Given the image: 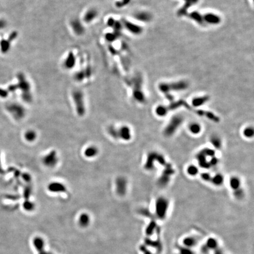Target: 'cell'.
<instances>
[{
    "label": "cell",
    "instance_id": "6da1fadb",
    "mask_svg": "<svg viewBox=\"0 0 254 254\" xmlns=\"http://www.w3.org/2000/svg\"><path fill=\"white\" fill-rule=\"evenodd\" d=\"M185 118L181 114H175L169 119L168 123L164 127L162 134L165 137L170 138L176 134L184 122Z\"/></svg>",
    "mask_w": 254,
    "mask_h": 254
},
{
    "label": "cell",
    "instance_id": "7a4b0ae2",
    "mask_svg": "<svg viewBox=\"0 0 254 254\" xmlns=\"http://www.w3.org/2000/svg\"><path fill=\"white\" fill-rule=\"evenodd\" d=\"M167 163L166 158L163 154L157 151H151L146 155L144 168L147 171H153L155 169L157 164L164 167Z\"/></svg>",
    "mask_w": 254,
    "mask_h": 254
},
{
    "label": "cell",
    "instance_id": "3957f363",
    "mask_svg": "<svg viewBox=\"0 0 254 254\" xmlns=\"http://www.w3.org/2000/svg\"><path fill=\"white\" fill-rule=\"evenodd\" d=\"M188 87L186 81H180L172 83H161L159 85L158 89L161 93L168 96V100L171 99L170 93L172 91L178 92L185 90Z\"/></svg>",
    "mask_w": 254,
    "mask_h": 254
},
{
    "label": "cell",
    "instance_id": "277c9868",
    "mask_svg": "<svg viewBox=\"0 0 254 254\" xmlns=\"http://www.w3.org/2000/svg\"><path fill=\"white\" fill-rule=\"evenodd\" d=\"M160 176L158 179L157 184L161 188H164L169 184L171 178L175 174V169L172 165L168 162L164 167Z\"/></svg>",
    "mask_w": 254,
    "mask_h": 254
},
{
    "label": "cell",
    "instance_id": "5b68a950",
    "mask_svg": "<svg viewBox=\"0 0 254 254\" xmlns=\"http://www.w3.org/2000/svg\"><path fill=\"white\" fill-rule=\"evenodd\" d=\"M72 96L77 114L81 117L84 116L86 111L84 93L81 90H76L72 92Z\"/></svg>",
    "mask_w": 254,
    "mask_h": 254
},
{
    "label": "cell",
    "instance_id": "8992f818",
    "mask_svg": "<svg viewBox=\"0 0 254 254\" xmlns=\"http://www.w3.org/2000/svg\"><path fill=\"white\" fill-rule=\"evenodd\" d=\"M18 85L21 90L23 91V95L24 100L26 102L31 101L32 95L31 93V85L29 81H27L25 76L23 74H19Z\"/></svg>",
    "mask_w": 254,
    "mask_h": 254
},
{
    "label": "cell",
    "instance_id": "52a82bcc",
    "mask_svg": "<svg viewBox=\"0 0 254 254\" xmlns=\"http://www.w3.org/2000/svg\"><path fill=\"white\" fill-rule=\"evenodd\" d=\"M169 200L165 196H159L155 202V211L159 218H164L169 207Z\"/></svg>",
    "mask_w": 254,
    "mask_h": 254
},
{
    "label": "cell",
    "instance_id": "ba28073f",
    "mask_svg": "<svg viewBox=\"0 0 254 254\" xmlns=\"http://www.w3.org/2000/svg\"><path fill=\"white\" fill-rule=\"evenodd\" d=\"M115 191L117 194L123 196L127 194L128 189V180L123 176H119L115 179Z\"/></svg>",
    "mask_w": 254,
    "mask_h": 254
},
{
    "label": "cell",
    "instance_id": "9c48e42d",
    "mask_svg": "<svg viewBox=\"0 0 254 254\" xmlns=\"http://www.w3.org/2000/svg\"><path fill=\"white\" fill-rule=\"evenodd\" d=\"M58 162V155L55 150H52L48 153L45 155L42 158L43 164L48 168H54L57 165Z\"/></svg>",
    "mask_w": 254,
    "mask_h": 254
},
{
    "label": "cell",
    "instance_id": "30bf717a",
    "mask_svg": "<svg viewBox=\"0 0 254 254\" xmlns=\"http://www.w3.org/2000/svg\"><path fill=\"white\" fill-rule=\"evenodd\" d=\"M134 86L133 87V91H132V95L133 98L136 100V101L140 103V104H144L146 101V98L144 95V92L142 90V88L141 87V83L138 82V80L135 81L134 83Z\"/></svg>",
    "mask_w": 254,
    "mask_h": 254
},
{
    "label": "cell",
    "instance_id": "8fae6325",
    "mask_svg": "<svg viewBox=\"0 0 254 254\" xmlns=\"http://www.w3.org/2000/svg\"><path fill=\"white\" fill-rule=\"evenodd\" d=\"M121 23L123 28H125L131 34L138 35L141 34L143 31V29L141 26H138L128 20L123 19Z\"/></svg>",
    "mask_w": 254,
    "mask_h": 254
},
{
    "label": "cell",
    "instance_id": "7c38bea8",
    "mask_svg": "<svg viewBox=\"0 0 254 254\" xmlns=\"http://www.w3.org/2000/svg\"><path fill=\"white\" fill-rule=\"evenodd\" d=\"M70 26L73 33L77 36H81L84 34L85 32L84 26L78 18L72 19L70 22Z\"/></svg>",
    "mask_w": 254,
    "mask_h": 254
},
{
    "label": "cell",
    "instance_id": "4fadbf2b",
    "mask_svg": "<svg viewBox=\"0 0 254 254\" xmlns=\"http://www.w3.org/2000/svg\"><path fill=\"white\" fill-rule=\"evenodd\" d=\"M118 139L124 141H129L132 138V131L129 127L127 125H122L118 128Z\"/></svg>",
    "mask_w": 254,
    "mask_h": 254
},
{
    "label": "cell",
    "instance_id": "5bb4252c",
    "mask_svg": "<svg viewBox=\"0 0 254 254\" xmlns=\"http://www.w3.org/2000/svg\"><path fill=\"white\" fill-rule=\"evenodd\" d=\"M203 22L208 25L216 26L220 24L221 18L220 16L212 12H208L203 16Z\"/></svg>",
    "mask_w": 254,
    "mask_h": 254
},
{
    "label": "cell",
    "instance_id": "9a60e30c",
    "mask_svg": "<svg viewBox=\"0 0 254 254\" xmlns=\"http://www.w3.org/2000/svg\"><path fill=\"white\" fill-rule=\"evenodd\" d=\"M98 16V12L97 9L91 8L88 9L84 14L83 20L86 24H90L97 18Z\"/></svg>",
    "mask_w": 254,
    "mask_h": 254
},
{
    "label": "cell",
    "instance_id": "2e32d148",
    "mask_svg": "<svg viewBox=\"0 0 254 254\" xmlns=\"http://www.w3.org/2000/svg\"><path fill=\"white\" fill-rule=\"evenodd\" d=\"M210 97L208 95H203L199 97H196L192 98L191 101V105L193 108L196 109L204 105L206 102L210 101Z\"/></svg>",
    "mask_w": 254,
    "mask_h": 254
},
{
    "label": "cell",
    "instance_id": "e0dca14e",
    "mask_svg": "<svg viewBox=\"0 0 254 254\" xmlns=\"http://www.w3.org/2000/svg\"><path fill=\"white\" fill-rule=\"evenodd\" d=\"M76 64V58L74 53L71 51L68 53L63 62V67L67 69H71L74 68Z\"/></svg>",
    "mask_w": 254,
    "mask_h": 254
},
{
    "label": "cell",
    "instance_id": "ac0fdd59",
    "mask_svg": "<svg viewBox=\"0 0 254 254\" xmlns=\"http://www.w3.org/2000/svg\"><path fill=\"white\" fill-rule=\"evenodd\" d=\"M48 189L54 193H62L65 192L67 191L66 186L63 184L58 182H53L50 183L48 186Z\"/></svg>",
    "mask_w": 254,
    "mask_h": 254
},
{
    "label": "cell",
    "instance_id": "d6986e66",
    "mask_svg": "<svg viewBox=\"0 0 254 254\" xmlns=\"http://www.w3.org/2000/svg\"><path fill=\"white\" fill-rule=\"evenodd\" d=\"M188 129L190 134L193 136H198L203 131L202 125L197 122H192L189 124Z\"/></svg>",
    "mask_w": 254,
    "mask_h": 254
},
{
    "label": "cell",
    "instance_id": "ffe728a7",
    "mask_svg": "<svg viewBox=\"0 0 254 254\" xmlns=\"http://www.w3.org/2000/svg\"><path fill=\"white\" fill-rule=\"evenodd\" d=\"M9 108L11 111L17 118H22L23 117H24L25 110L21 105L17 104H13L9 107Z\"/></svg>",
    "mask_w": 254,
    "mask_h": 254
},
{
    "label": "cell",
    "instance_id": "44dd1931",
    "mask_svg": "<svg viewBox=\"0 0 254 254\" xmlns=\"http://www.w3.org/2000/svg\"><path fill=\"white\" fill-rule=\"evenodd\" d=\"M210 143L215 150H220L222 147V140L220 136L212 135L210 138Z\"/></svg>",
    "mask_w": 254,
    "mask_h": 254
},
{
    "label": "cell",
    "instance_id": "7402d4cb",
    "mask_svg": "<svg viewBox=\"0 0 254 254\" xmlns=\"http://www.w3.org/2000/svg\"><path fill=\"white\" fill-rule=\"evenodd\" d=\"M229 185L232 191L241 188L242 182L241 178L236 175L232 176L229 179Z\"/></svg>",
    "mask_w": 254,
    "mask_h": 254
},
{
    "label": "cell",
    "instance_id": "603a6c76",
    "mask_svg": "<svg viewBox=\"0 0 254 254\" xmlns=\"http://www.w3.org/2000/svg\"><path fill=\"white\" fill-rule=\"evenodd\" d=\"M224 176L222 174L217 173L214 175H212L210 183H211L213 186L219 187L224 184Z\"/></svg>",
    "mask_w": 254,
    "mask_h": 254
},
{
    "label": "cell",
    "instance_id": "cb8c5ba5",
    "mask_svg": "<svg viewBox=\"0 0 254 254\" xmlns=\"http://www.w3.org/2000/svg\"><path fill=\"white\" fill-rule=\"evenodd\" d=\"M134 18L144 23L150 22L152 19L151 14L146 11H139L136 12L134 14Z\"/></svg>",
    "mask_w": 254,
    "mask_h": 254
},
{
    "label": "cell",
    "instance_id": "d4e9b609",
    "mask_svg": "<svg viewBox=\"0 0 254 254\" xmlns=\"http://www.w3.org/2000/svg\"><path fill=\"white\" fill-rule=\"evenodd\" d=\"M169 112V110L168 108V107L166 105H158L155 110V114H156L157 116L160 118H163L164 117H166Z\"/></svg>",
    "mask_w": 254,
    "mask_h": 254
},
{
    "label": "cell",
    "instance_id": "484cf974",
    "mask_svg": "<svg viewBox=\"0 0 254 254\" xmlns=\"http://www.w3.org/2000/svg\"><path fill=\"white\" fill-rule=\"evenodd\" d=\"M99 151L97 146L93 145H90L85 150L84 155L87 158H91L96 157Z\"/></svg>",
    "mask_w": 254,
    "mask_h": 254
},
{
    "label": "cell",
    "instance_id": "4316f807",
    "mask_svg": "<svg viewBox=\"0 0 254 254\" xmlns=\"http://www.w3.org/2000/svg\"><path fill=\"white\" fill-rule=\"evenodd\" d=\"M186 174L191 177H195L199 173V170L198 166L194 164H190L187 166L186 168Z\"/></svg>",
    "mask_w": 254,
    "mask_h": 254
},
{
    "label": "cell",
    "instance_id": "83f0119b",
    "mask_svg": "<svg viewBox=\"0 0 254 254\" xmlns=\"http://www.w3.org/2000/svg\"><path fill=\"white\" fill-rule=\"evenodd\" d=\"M189 17L194 21L196 22L198 24L203 26L204 24L203 15H201L198 12H192L191 13L189 14Z\"/></svg>",
    "mask_w": 254,
    "mask_h": 254
},
{
    "label": "cell",
    "instance_id": "f1b7e54d",
    "mask_svg": "<svg viewBox=\"0 0 254 254\" xmlns=\"http://www.w3.org/2000/svg\"><path fill=\"white\" fill-rule=\"evenodd\" d=\"M242 135L246 139L252 138L254 136V128L251 126L245 127L242 131Z\"/></svg>",
    "mask_w": 254,
    "mask_h": 254
},
{
    "label": "cell",
    "instance_id": "f546056e",
    "mask_svg": "<svg viewBox=\"0 0 254 254\" xmlns=\"http://www.w3.org/2000/svg\"><path fill=\"white\" fill-rule=\"evenodd\" d=\"M232 192H233L234 196L238 200H241L243 199L245 196V191L242 187L235 191H233Z\"/></svg>",
    "mask_w": 254,
    "mask_h": 254
},
{
    "label": "cell",
    "instance_id": "4dcf8cb0",
    "mask_svg": "<svg viewBox=\"0 0 254 254\" xmlns=\"http://www.w3.org/2000/svg\"><path fill=\"white\" fill-rule=\"evenodd\" d=\"M25 138L28 142H34L37 138V133L33 130H29L25 134Z\"/></svg>",
    "mask_w": 254,
    "mask_h": 254
},
{
    "label": "cell",
    "instance_id": "1f68e13d",
    "mask_svg": "<svg viewBox=\"0 0 254 254\" xmlns=\"http://www.w3.org/2000/svg\"><path fill=\"white\" fill-rule=\"evenodd\" d=\"M108 132L110 136L115 139H118V128L114 125H111L108 128Z\"/></svg>",
    "mask_w": 254,
    "mask_h": 254
},
{
    "label": "cell",
    "instance_id": "d6a6232c",
    "mask_svg": "<svg viewBox=\"0 0 254 254\" xmlns=\"http://www.w3.org/2000/svg\"><path fill=\"white\" fill-rule=\"evenodd\" d=\"M119 34V33H117V32H115V31L114 33H108V34H107L105 35V38L109 42L114 41L118 37Z\"/></svg>",
    "mask_w": 254,
    "mask_h": 254
},
{
    "label": "cell",
    "instance_id": "836d02e7",
    "mask_svg": "<svg viewBox=\"0 0 254 254\" xmlns=\"http://www.w3.org/2000/svg\"><path fill=\"white\" fill-rule=\"evenodd\" d=\"M201 179L206 182H210L211 179L212 175L210 173L208 172H203L200 174Z\"/></svg>",
    "mask_w": 254,
    "mask_h": 254
},
{
    "label": "cell",
    "instance_id": "e575fe53",
    "mask_svg": "<svg viewBox=\"0 0 254 254\" xmlns=\"http://www.w3.org/2000/svg\"><path fill=\"white\" fill-rule=\"evenodd\" d=\"M131 0H119L115 2V6L118 9H121L128 5Z\"/></svg>",
    "mask_w": 254,
    "mask_h": 254
},
{
    "label": "cell",
    "instance_id": "d590c367",
    "mask_svg": "<svg viewBox=\"0 0 254 254\" xmlns=\"http://www.w3.org/2000/svg\"><path fill=\"white\" fill-rule=\"evenodd\" d=\"M89 220V217L88 216V215H86V213H83L81 215V217H79V222L81 223V225H86V224L88 223Z\"/></svg>",
    "mask_w": 254,
    "mask_h": 254
},
{
    "label": "cell",
    "instance_id": "8d00e7d4",
    "mask_svg": "<svg viewBox=\"0 0 254 254\" xmlns=\"http://www.w3.org/2000/svg\"><path fill=\"white\" fill-rule=\"evenodd\" d=\"M34 205L33 204L31 203V202H26V203H24V208L26 209L27 210H30L31 209H33Z\"/></svg>",
    "mask_w": 254,
    "mask_h": 254
}]
</instances>
